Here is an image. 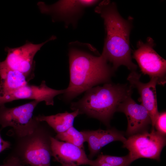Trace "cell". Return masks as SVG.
<instances>
[{"instance_id": "6da1fadb", "label": "cell", "mask_w": 166, "mask_h": 166, "mask_svg": "<svg viewBox=\"0 0 166 166\" xmlns=\"http://www.w3.org/2000/svg\"><path fill=\"white\" fill-rule=\"evenodd\" d=\"M69 57L70 81L63 93L65 100H71L95 85L109 82L114 71L101 54L94 56L82 49V44L74 43L70 45Z\"/></svg>"}, {"instance_id": "7a4b0ae2", "label": "cell", "mask_w": 166, "mask_h": 166, "mask_svg": "<svg viewBox=\"0 0 166 166\" xmlns=\"http://www.w3.org/2000/svg\"><path fill=\"white\" fill-rule=\"evenodd\" d=\"M95 11L103 19L106 32L101 55L112 64L113 71L123 65L131 71H135L137 66L132 61L129 45L132 18H123L116 4L109 0L101 2Z\"/></svg>"}, {"instance_id": "3957f363", "label": "cell", "mask_w": 166, "mask_h": 166, "mask_svg": "<svg viewBox=\"0 0 166 166\" xmlns=\"http://www.w3.org/2000/svg\"><path fill=\"white\" fill-rule=\"evenodd\" d=\"M132 89L131 85L109 82L102 86L93 87L86 91L81 99L72 103L70 108L78 110L80 114L98 119L109 127L119 105L131 96Z\"/></svg>"}, {"instance_id": "277c9868", "label": "cell", "mask_w": 166, "mask_h": 166, "mask_svg": "<svg viewBox=\"0 0 166 166\" xmlns=\"http://www.w3.org/2000/svg\"><path fill=\"white\" fill-rule=\"evenodd\" d=\"M47 125L40 121L30 132L14 137L10 154L19 158L26 166H50L51 138L53 136Z\"/></svg>"}, {"instance_id": "5b68a950", "label": "cell", "mask_w": 166, "mask_h": 166, "mask_svg": "<svg viewBox=\"0 0 166 166\" xmlns=\"http://www.w3.org/2000/svg\"><path fill=\"white\" fill-rule=\"evenodd\" d=\"M40 102L33 100L13 108L7 107L5 105L0 106L1 128H12L9 135L14 137L22 136L30 132L40 121L33 116L34 110Z\"/></svg>"}, {"instance_id": "8992f818", "label": "cell", "mask_w": 166, "mask_h": 166, "mask_svg": "<svg viewBox=\"0 0 166 166\" xmlns=\"http://www.w3.org/2000/svg\"><path fill=\"white\" fill-rule=\"evenodd\" d=\"M166 143L165 136L152 129L150 132L147 131L129 136L123 147L128 150L132 162L142 158L160 161Z\"/></svg>"}, {"instance_id": "52a82bcc", "label": "cell", "mask_w": 166, "mask_h": 166, "mask_svg": "<svg viewBox=\"0 0 166 166\" xmlns=\"http://www.w3.org/2000/svg\"><path fill=\"white\" fill-rule=\"evenodd\" d=\"M154 41L148 38L145 43L139 41L132 57L137 61L141 71L151 79L157 80L158 84L166 83V61L154 50Z\"/></svg>"}, {"instance_id": "ba28073f", "label": "cell", "mask_w": 166, "mask_h": 166, "mask_svg": "<svg viewBox=\"0 0 166 166\" xmlns=\"http://www.w3.org/2000/svg\"><path fill=\"white\" fill-rule=\"evenodd\" d=\"M55 38L56 37L53 36L39 44L27 41L25 44L18 47H6L5 51L7 54L4 61L10 68L22 73L31 80L34 76V58L35 54L44 44Z\"/></svg>"}, {"instance_id": "9c48e42d", "label": "cell", "mask_w": 166, "mask_h": 166, "mask_svg": "<svg viewBox=\"0 0 166 166\" xmlns=\"http://www.w3.org/2000/svg\"><path fill=\"white\" fill-rule=\"evenodd\" d=\"M98 2L97 0H60L51 5H48L39 2L38 6L41 12L51 15L53 21L59 20L65 24H75L83 10L93 6Z\"/></svg>"}, {"instance_id": "30bf717a", "label": "cell", "mask_w": 166, "mask_h": 166, "mask_svg": "<svg viewBox=\"0 0 166 166\" xmlns=\"http://www.w3.org/2000/svg\"><path fill=\"white\" fill-rule=\"evenodd\" d=\"M65 89L56 90L48 87L43 81L39 85L28 84L10 92L0 101V106L6 103L20 99H29L44 101L46 105H53L54 98L64 93Z\"/></svg>"}, {"instance_id": "8fae6325", "label": "cell", "mask_w": 166, "mask_h": 166, "mask_svg": "<svg viewBox=\"0 0 166 166\" xmlns=\"http://www.w3.org/2000/svg\"><path fill=\"white\" fill-rule=\"evenodd\" d=\"M117 111L123 113L128 121L126 134L129 136L145 131L151 124L148 113L142 105L137 104L131 96L121 102Z\"/></svg>"}, {"instance_id": "7c38bea8", "label": "cell", "mask_w": 166, "mask_h": 166, "mask_svg": "<svg viewBox=\"0 0 166 166\" xmlns=\"http://www.w3.org/2000/svg\"><path fill=\"white\" fill-rule=\"evenodd\" d=\"M140 74L135 71H131L127 80L132 88L137 89L140 96L138 101L148 111L151 120L152 128L154 129L155 122L159 113L156 91L158 81L155 79H151L148 83H143L140 81Z\"/></svg>"}, {"instance_id": "4fadbf2b", "label": "cell", "mask_w": 166, "mask_h": 166, "mask_svg": "<svg viewBox=\"0 0 166 166\" xmlns=\"http://www.w3.org/2000/svg\"><path fill=\"white\" fill-rule=\"evenodd\" d=\"M52 156L61 165L74 164L91 166L92 160L87 156L84 149L73 144L51 138Z\"/></svg>"}, {"instance_id": "5bb4252c", "label": "cell", "mask_w": 166, "mask_h": 166, "mask_svg": "<svg viewBox=\"0 0 166 166\" xmlns=\"http://www.w3.org/2000/svg\"><path fill=\"white\" fill-rule=\"evenodd\" d=\"M0 101L10 92L28 84L30 80L25 75L0 61Z\"/></svg>"}, {"instance_id": "9a60e30c", "label": "cell", "mask_w": 166, "mask_h": 166, "mask_svg": "<svg viewBox=\"0 0 166 166\" xmlns=\"http://www.w3.org/2000/svg\"><path fill=\"white\" fill-rule=\"evenodd\" d=\"M79 114V112L77 110L71 113L65 112L50 116L39 115L36 118L39 121L45 122L57 134L73 126L75 118Z\"/></svg>"}, {"instance_id": "2e32d148", "label": "cell", "mask_w": 166, "mask_h": 166, "mask_svg": "<svg viewBox=\"0 0 166 166\" xmlns=\"http://www.w3.org/2000/svg\"><path fill=\"white\" fill-rule=\"evenodd\" d=\"M54 138L59 140L69 143L84 149L85 137L81 131L79 132L73 126L66 131L56 134Z\"/></svg>"}, {"instance_id": "e0dca14e", "label": "cell", "mask_w": 166, "mask_h": 166, "mask_svg": "<svg viewBox=\"0 0 166 166\" xmlns=\"http://www.w3.org/2000/svg\"><path fill=\"white\" fill-rule=\"evenodd\" d=\"M99 141L101 148L110 143L120 141L124 143L126 140L123 132L112 128L106 130L98 129Z\"/></svg>"}, {"instance_id": "ac0fdd59", "label": "cell", "mask_w": 166, "mask_h": 166, "mask_svg": "<svg viewBox=\"0 0 166 166\" xmlns=\"http://www.w3.org/2000/svg\"><path fill=\"white\" fill-rule=\"evenodd\" d=\"M88 144L89 154L88 158L90 159L97 154L101 150L98 130H86L81 131ZM91 160V159H90Z\"/></svg>"}, {"instance_id": "d6986e66", "label": "cell", "mask_w": 166, "mask_h": 166, "mask_svg": "<svg viewBox=\"0 0 166 166\" xmlns=\"http://www.w3.org/2000/svg\"><path fill=\"white\" fill-rule=\"evenodd\" d=\"M108 163L113 166H130L132 162L128 154L123 156H117L104 155L101 153L96 159Z\"/></svg>"}, {"instance_id": "ffe728a7", "label": "cell", "mask_w": 166, "mask_h": 166, "mask_svg": "<svg viewBox=\"0 0 166 166\" xmlns=\"http://www.w3.org/2000/svg\"><path fill=\"white\" fill-rule=\"evenodd\" d=\"M166 112H159L154 125V128L157 131L165 136L166 133Z\"/></svg>"}, {"instance_id": "44dd1931", "label": "cell", "mask_w": 166, "mask_h": 166, "mask_svg": "<svg viewBox=\"0 0 166 166\" xmlns=\"http://www.w3.org/2000/svg\"><path fill=\"white\" fill-rule=\"evenodd\" d=\"M17 158V156L10 154L5 160L4 164L0 165V166H12Z\"/></svg>"}, {"instance_id": "7402d4cb", "label": "cell", "mask_w": 166, "mask_h": 166, "mask_svg": "<svg viewBox=\"0 0 166 166\" xmlns=\"http://www.w3.org/2000/svg\"><path fill=\"white\" fill-rule=\"evenodd\" d=\"M10 146V143L4 140L0 134V153L9 148Z\"/></svg>"}, {"instance_id": "603a6c76", "label": "cell", "mask_w": 166, "mask_h": 166, "mask_svg": "<svg viewBox=\"0 0 166 166\" xmlns=\"http://www.w3.org/2000/svg\"><path fill=\"white\" fill-rule=\"evenodd\" d=\"M91 166H113L110 164L104 161H100L96 159L92 160Z\"/></svg>"}, {"instance_id": "cb8c5ba5", "label": "cell", "mask_w": 166, "mask_h": 166, "mask_svg": "<svg viewBox=\"0 0 166 166\" xmlns=\"http://www.w3.org/2000/svg\"><path fill=\"white\" fill-rule=\"evenodd\" d=\"M60 166H79L74 164H65L64 165H61Z\"/></svg>"}]
</instances>
